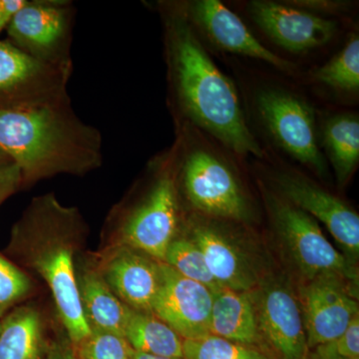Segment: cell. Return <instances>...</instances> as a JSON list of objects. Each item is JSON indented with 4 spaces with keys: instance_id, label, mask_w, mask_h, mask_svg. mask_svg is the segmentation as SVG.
Returning <instances> with one entry per match:
<instances>
[{
    "instance_id": "6",
    "label": "cell",
    "mask_w": 359,
    "mask_h": 359,
    "mask_svg": "<svg viewBox=\"0 0 359 359\" xmlns=\"http://www.w3.org/2000/svg\"><path fill=\"white\" fill-rule=\"evenodd\" d=\"M271 219L294 263L309 280L335 278L358 283L353 264L328 242L318 222L283 198H266Z\"/></svg>"
},
{
    "instance_id": "7",
    "label": "cell",
    "mask_w": 359,
    "mask_h": 359,
    "mask_svg": "<svg viewBox=\"0 0 359 359\" xmlns=\"http://www.w3.org/2000/svg\"><path fill=\"white\" fill-rule=\"evenodd\" d=\"M72 71L39 60L8 40H0V110L69 99L67 86Z\"/></svg>"
},
{
    "instance_id": "20",
    "label": "cell",
    "mask_w": 359,
    "mask_h": 359,
    "mask_svg": "<svg viewBox=\"0 0 359 359\" xmlns=\"http://www.w3.org/2000/svg\"><path fill=\"white\" fill-rule=\"evenodd\" d=\"M43 321L39 309L18 306L0 320V359H42Z\"/></svg>"
},
{
    "instance_id": "14",
    "label": "cell",
    "mask_w": 359,
    "mask_h": 359,
    "mask_svg": "<svg viewBox=\"0 0 359 359\" xmlns=\"http://www.w3.org/2000/svg\"><path fill=\"white\" fill-rule=\"evenodd\" d=\"M160 263L138 250L115 244L96 261L113 294L128 308L152 313L160 287Z\"/></svg>"
},
{
    "instance_id": "1",
    "label": "cell",
    "mask_w": 359,
    "mask_h": 359,
    "mask_svg": "<svg viewBox=\"0 0 359 359\" xmlns=\"http://www.w3.org/2000/svg\"><path fill=\"white\" fill-rule=\"evenodd\" d=\"M86 233L77 208L61 204L54 194H44L32 199L14 224L6 248L11 261L34 271L46 283L73 346L91 334L80 302L76 271V256Z\"/></svg>"
},
{
    "instance_id": "28",
    "label": "cell",
    "mask_w": 359,
    "mask_h": 359,
    "mask_svg": "<svg viewBox=\"0 0 359 359\" xmlns=\"http://www.w3.org/2000/svg\"><path fill=\"white\" fill-rule=\"evenodd\" d=\"M316 348L340 358L359 359V314L337 339Z\"/></svg>"
},
{
    "instance_id": "21",
    "label": "cell",
    "mask_w": 359,
    "mask_h": 359,
    "mask_svg": "<svg viewBox=\"0 0 359 359\" xmlns=\"http://www.w3.org/2000/svg\"><path fill=\"white\" fill-rule=\"evenodd\" d=\"M124 337L134 351L183 358L184 339L153 313L132 309Z\"/></svg>"
},
{
    "instance_id": "11",
    "label": "cell",
    "mask_w": 359,
    "mask_h": 359,
    "mask_svg": "<svg viewBox=\"0 0 359 359\" xmlns=\"http://www.w3.org/2000/svg\"><path fill=\"white\" fill-rule=\"evenodd\" d=\"M275 181L278 192L290 204L323 223L332 237L349 255L359 252V217L344 201L323 190L299 173L278 172Z\"/></svg>"
},
{
    "instance_id": "3",
    "label": "cell",
    "mask_w": 359,
    "mask_h": 359,
    "mask_svg": "<svg viewBox=\"0 0 359 359\" xmlns=\"http://www.w3.org/2000/svg\"><path fill=\"white\" fill-rule=\"evenodd\" d=\"M0 150L18 168L23 187L60 174L84 176L102 164V137L76 115L69 99L0 110Z\"/></svg>"
},
{
    "instance_id": "27",
    "label": "cell",
    "mask_w": 359,
    "mask_h": 359,
    "mask_svg": "<svg viewBox=\"0 0 359 359\" xmlns=\"http://www.w3.org/2000/svg\"><path fill=\"white\" fill-rule=\"evenodd\" d=\"M73 347L75 359H129L132 353L125 337L100 330Z\"/></svg>"
},
{
    "instance_id": "30",
    "label": "cell",
    "mask_w": 359,
    "mask_h": 359,
    "mask_svg": "<svg viewBox=\"0 0 359 359\" xmlns=\"http://www.w3.org/2000/svg\"><path fill=\"white\" fill-rule=\"evenodd\" d=\"M287 4L290 6L301 8L302 11L318 15L320 13H340L346 11L348 4L342 1H327V0H297V1H289Z\"/></svg>"
},
{
    "instance_id": "36",
    "label": "cell",
    "mask_w": 359,
    "mask_h": 359,
    "mask_svg": "<svg viewBox=\"0 0 359 359\" xmlns=\"http://www.w3.org/2000/svg\"><path fill=\"white\" fill-rule=\"evenodd\" d=\"M7 27V23L4 21V18H2L1 14H0V32L4 29V28Z\"/></svg>"
},
{
    "instance_id": "19",
    "label": "cell",
    "mask_w": 359,
    "mask_h": 359,
    "mask_svg": "<svg viewBox=\"0 0 359 359\" xmlns=\"http://www.w3.org/2000/svg\"><path fill=\"white\" fill-rule=\"evenodd\" d=\"M210 334L243 346L255 344L259 334L252 297L226 287L215 292Z\"/></svg>"
},
{
    "instance_id": "16",
    "label": "cell",
    "mask_w": 359,
    "mask_h": 359,
    "mask_svg": "<svg viewBox=\"0 0 359 359\" xmlns=\"http://www.w3.org/2000/svg\"><path fill=\"white\" fill-rule=\"evenodd\" d=\"M259 334L283 359H304L308 354L301 306L294 294L280 285L262 290L254 302Z\"/></svg>"
},
{
    "instance_id": "12",
    "label": "cell",
    "mask_w": 359,
    "mask_h": 359,
    "mask_svg": "<svg viewBox=\"0 0 359 359\" xmlns=\"http://www.w3.org/2000/svg\"><path fill=\"white\" fill-rule=\"evenodd\" d=\"M301 311L309 348L339 337L358 316V304L346 283L335 278L308 280L301 289Z\"/></svg>"
},
{
    "instance_id": "15",
    "label": "cell",
    "mask_w": 359,
    "mask_h": 359,
    "mask_svg": "<svg viewBox=\"0 0 359 359\" xmlns=\"http://www.w3.org/2000/svg\"><path fill=\"white\" fill-rule=\"evenodd\" d=\"M249 13L262 32L292 52L318 48L334 39V21L308 13L283 2L256 0L249 4Z\"/></svg>"
},
{
    "instance_id": "33",
    "label": "cell",
    "mask_w": 359,
    "mask_h": 359,
    "mask_svg": "<svg viewBox=\"0 0 359 359\" xmlns=\"http://www.w3.org/2000/svg\"><path fill=\"white\" fill-rule=\"evenodd\" d=\"M129 359H184L177 358H164V356L153 355V354L142 353L138 351H134L132 349L131 355Z\"/></svg>"
},
{
    "instance_id": "32",
    "label": "cell",
    "mask_w": 359,
    "mask_h": 359,
    "mask_svg": "<svg viewBox=\"0 0 359 359\" xmlns=\"http://www.w3.org/2000/svg\"><path fill=\"white\" fill-rule=\"evenodd\" d=\"M42 359H75L73 349L61 344H54L49 347Z\"/></svg>"
},
{
    "instance_id": "29",
    "label": "cell",
    "mask_w": 359,
    "mask_h": 359,
    "mask_svg": "<svg viewBox=\"0 0 359 359\" xmlns=\"http://www.w3.org/2000/svg\"><path fill=\"white\" fill-rule=\"evenodd\" d=\"M23 187L22 174L14 163L0 166V205Z\"/></svg>"
},
{
    "instance_id": "35",
    "label": "cell",
    "mask_w": 359,
    "mask_h": 359,
    "mask_svg": "<svg viewBox=\"0 0 359 359\" xmlns=\"http://www.w3.org/2000/svg\"><path fill=\"white\" fill-rule=\"evenodd\" d=\"M9 163L13 162H11V160L9 159V158L7 157L1 150H0V166H2V165L9 164Z\"/></svg>"
},
{
    "instance_id": "23",
    "label": "cell",
    "mask_w": 359,
    "mask_h": 359,
    "mask_svg": "<svg viewBox=\"0 0 359 359\" xmlns=\"http://www.w3.org/2000/svg\"><path fill=\"white\" fill-rule=\"evenodd\" d=\"M316 81L330 88L344 92L359 89V39L353 35L344 48L330 62L313 75Z\"/></svg>"
},
{
    "instance_id": "4",
    "label": "cell",
    "mask_w": 359,
    "mask_h": 359,
    "mask_svg": "<svg viewBox=\"0 0 359 359\" xmlns=\"http://www.w3.org/2000/svg\"><path fill=\"white\" fill-rule=\"evenodd\" d=\"M185 132V131H183ZM178 173L187 199L205 215L245 221L249 204L237 175L218 150L194 137L180 135Z\"/></svg>"
},
{
    "instance_id": "5",
    "label": "cell",
    "mask_w": 359,
    "mask_h": 359,
    "mask_svg": "<svg viewBox=\"0 0 359 359\" xmlns=\"http://www.w3.org/2000/svg\"><path fill=\"white\" fill-rule=\"evenodd\" d=\"M155 166L157 176L154 183L123 219L115 244L132 248L163 263L176 238L180 221L176 143L171 150L160 156Z\"/></svg>"
},
{
    "instance_id": "17",
    "label": "cell",
    "mask_w": 359,
    "mask_h": 359,
    "mask_svg": "<svg viewBox=\"0 0 359 359\" xmlns=\"http://www.w3.org/2000/svg\"><path fill=\"white\" fill-rule=\"evenodd\" d=\"M190 240L202 252L210 273L222 287L249 292L256 285V276L249 262L214 226L193 224Z\"/></svg>"
},
{
    "instance_id": "18",
    "label": "cell",
    "mask_w": 359,
    "mask_h": 359,
    "mask_svg": "<svg viewBox=\"0 0 359 359\" xmlns=\"http://www.w3.org/2000/svg\"><path fill=\"white\" fill-rule=\"evenodd\" d=\"M76 271L80 302L89 327L124 337L132 309L113 294L96 264H79Z\"/></svg>"
},
{
    "instance_id": "22",
    "label": "cell",
    "mask_w": 359,
    "mask_h": 359,
    "mask_svg": "<svg viewBox=\"0 0 359 359\" xmlns=\"http://www.w3.org/2000/svg\"><path fill=\"white\" fill-rule=\"evenodd\" d=\"M325 151L339 183H346L356 169L359 161V121L353 114L330 118L323 129Z\"/></svg>"
},
{
    "instance_id": "31",
    "label": "cell",
    "mask_w": 359,
    "mask_h": 359,
    "mask_svg": "<svg viewBox=\"0 0 359 359\" xmlns=\"http://www.w3.org/2000/svg\"><path fill=\"white\" fill-rule=\"evenodd\" d=\"M28 0H0V14L8 25L11 20L27 4Z\"/></svg>"
},
{
    "instance_id": "24",
    "label": "cell",
    "mask_w": 359,
    "mask_h": 359,
    "mask_svg": "<svg viewBox=\"0 0 359 359\" xmlns=\"http://www.w3.org/2000/svg\"><path fill=\"white\" fill-rule=\"evenodd\" d=\"M163 263L189 280L205 285L212 294L224 289L210 273L202 252L190 238H175Z\"/></svg>"
},
{
    "instance_id": "26",
    "label": "cell",
    "mask_w": 359,
    "mask_h": 359,
    "mask_svg": "<svg viewBox=\"0 0 359 359\" xmlns=\"http://www.w3.org/2000/svg\"><path fill=\"white\" fill-rule=\"evenodd\" d=\"M32 278L0 252V320L32 294Z\"/></svg>"
},
{
    "instance_id": "25",
    "label": "cell",
    "mask_w": 359,
    "mask_h": 359,
    "mask_svg": "<svg viewBox=\"0 0 359 359\" xmlns=\"http://www.w3.org/2000/svg\"><path fill=\"white\" fill-rule=\"evenodd\" d=\"M184 359H268L250 346L209 334L198 339L184 340Z\"/></svg>"
},
{
    "instance_id": "8",
    "label": "cell",
    "mask_w": 359,
    "mask_h": 359,
    "mask_svg": "<svg viewBox=\"0 0 359 359\" xmlns=\"http://www.w3.org/2000/svg\"><path fill=\"white\" fill-rule=\"evenodd\" d=\"M74 14L71 2L27 1L7 25V40L39 60L73 68L70 47Z\"/></svg>"
},
{
    "instance_id": "34",
    "label": "cell",
    "mask_w": 359,
    "mask_h": 359,
    "mask_svg": "<svg viewBox=\"0 0 359 359\" xmlns=\"http://www.w3.org/2000/svg\"><path fill=\"white\" fill-rule=\"evenodd\" d=\"M316 351H313L311 355L306 354V358L304 359H344L337 358V356L330 355V354H327L323 353V351H320L318 348H314Z\"/></svg>"
},
{
    "instance_id": "13",
    "label": "cell",
    "mask_w": 359,
    "mask_h": 359,
    "mask_svg": "<svg viewBox=\"0 0 359 359\" xmlns=\"http://www.w3.org/2000/svg\"><path fill=\"white\" fill-rule=\"evenodd\" d=\"M181 9L193 27L205 34L219 48L259 59L283 72L290 73L295 69L292 63L264 47L249 32L237 14L218 0H196L183 4Z\"/></svg>"
},
{
    "instance_id": "10",
    "label": "cell",
    "mask_w": 359,
    "mask_h": 359,
    "mask_svg": "<svg viewBox=\"0 0 359 359\" xmlns=\"http://www.w3.org/2000/svg\"><path fill=\"white\" fill-rule=\"evenodd\" d=\"M214 294L205 285L180 275L160 263V287L152 313L184 340L210 334Z\"/></svg>"
},
{
    "instance_id": "9",
    "label": "cell",
    "mask_w": 359,
    "mask_h": 359,
    "mask_svg": "<svg viewBox=\"0 0 359 359\" xmlns=\"http://www.w3.org/2000/svg\"><path fill=\"white\" fill-rule=\"evenodd\" d=\"M256 106L269 133L283 150L318 174L325 173L313 111L304 99L285 90L264 88L257 93Z\"/></svg>"
},
{
    "instance_id": "2",
    "label": "cell",
    "mask_w": 359,
    "mask_h": 359,
    "mask_svg": "<svg viewBox=\"0 0 359 359\" xmlns=\"http://www.w3.org/2000/svg\"><path fill=\"white\" fill-rule=\"evenodd\" d=\"M165 36L172 88L189 121L235 154L264 157L233 82L215 65L181 8L168 11Z\"/></svg>"
}]
</instances>
